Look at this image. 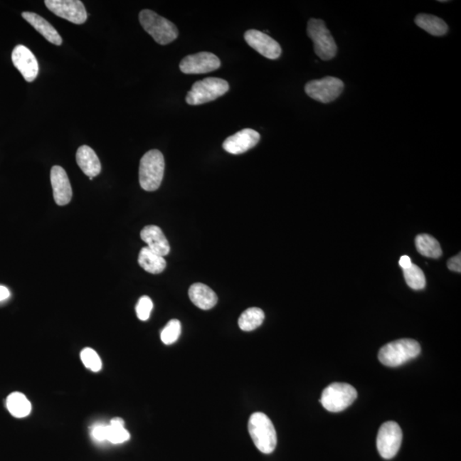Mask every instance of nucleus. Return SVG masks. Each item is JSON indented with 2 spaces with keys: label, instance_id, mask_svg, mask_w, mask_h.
Listing matches in <instances>:
<instances>
[{
  "label": "nucleus",
  "instance_id": "1",
  "mask_svg": "<svg viewBox=\"0 0 461 461\" xmlns=\"http://www.w3.org/2000/svg\"><path fill=\"white\" fill-rule=\"evenodd\" d=\"M248 429L258 450L269 455L277 446V433L270 418L263 413H255L250 417Z\"/></svg>",
  "mask_w": 461,
  "mask_h": 461
},
{
  "label": "nucleus",
  "instance_id": "2",
  "mask_svg": "<svg viewBox=\"0 0 461 461\" xmlns=\"http://www.w3.org/2000/svg\"><path fill=\"white\" fill-rule=\"evenodd\" d=\"M165 161L164 155L158 149L145 153L140 160L139 184L147 191H157L164 179Z\"/></svg>",
  "mask_w": 461,
  "mask_h": 461
},
{
  "label": "nucleus",
  "instance_id": "3",
  "mask_svg": "<svg viewBox=\"0 0 461 461\" xmlns=\"http://www.w3.org/2000/svg\"><path fill=\"white\" fill-rule=\"evenodd\" d=\"M420 352V345L417 341L399 339L383 346L379 350L378 360L384 366L396 367L416 358Z\"/></svg>",
  "mask_w": 461,
  "mask_h": 461
},
{
  "label": "nucleus",
  "instance_id": "4",
  "mask_svg": "<svg viewBox=\"0 0 461 461\" xmlns=\"http://www.w3.org/2000/svg\"><path fill=\"white\" fill-rule=\"evenodd\" d=\"M139 18L145 32H147L159 45H168L176 40L179 36L178 28L172 21L157 14L153 11H141Z\"/></svg>",
  "mask_w": 461,
  "mask_h": 461
},
{
  "label": "nucleus",
  "instance_id": "5",
  "mask_svg": "<svg viewBox=\"0 0 461 461\" xmlns=\"http://www.w3.org/2000/svg\"><path fill=\"white\" fill-rule=\"evenodd\" d=\"M228 81L209 77L202 80L196 81L188 92L186 101L190 105H200L217 100L228 92Z\"/></svg>",
  "mask_w": 461,
  "mask_h": 461
},
{
  "label": "nucleus",
  "instance_id": "6",
  "mask_svg": "<svg viewBox=\"0 0 461 461\" xmlns=\"http://www.w3.org/2000/svg\"><path fill=\"white\" fill-rule=\"evenodd\" d=\"M307 33L313 41L314 53L319 58L328 61L336 57V42L323 20L310 19L307 23Z\"/></svg>",
  "mask_w": 461,
  "mask_h": 461
},
{
  "label": "nucleus",
  "instance_id": "7",
  "mask_svg": "<svg viewBox=\"0 0 461 461\" xmlns=\"http://www.w3.org/2000/svg\"><path fill=\"white\" fill-rule=\"evenodd\" d=\"M357 398V391L345 383H333L324 388L320 403L329 412L339 413L349 408Z\"/></svg>",
  "mask_w": 461,
  "mask_h": 461
},
{
  "label": "nucleus",
  "instance_id": "8",
  "mask_svg": "<svg viewBox=\"0 0 461 461\" xmlns=\"http://www.w3.org/2000/svg\"><path fill=\"white\" fill-rule=\"evenodd\" d=\"M344 88V84L340 79L327 76L307 83L305 85V92L313 100L328 104L337 100L343 92Z\"/></svg>",
  "mask_w": 461,
  "mask_h": 461
},
{
  "label": "nucleus",
  "instance_id": "9",
  "mask_svg": "<svg viewBox=\"0 0 461 461\" xmlns=\"http://www.w3.org/2000/svg\"><path fill=\"white\" fill-rule=\"evenodd\" d=\"M403 442V431L396 422L388 421L380 426L377 437V447L383 459L390 460L398 452Z\"/></svg>",
  "mask_w": 461,
  "mask_h": 461
},
{
  "label": "nucleus",
  "instance_id": "10",
  "mask_svg": "<svg viewBox=\"0 0 461 461\" xmlns=\"http://www.w3.org/2000/svg\"><path fill=\"white\" fill-rule=\"evenodd\" d=\"M46 6L55 16L75 24H83L88 20L84 4L80 0H46Z\"/></svg>",
  "mask_w": 461,
  "mask_h": 461
},
{
  "label": "nucleus",
  "instance_id": "11",
  "mask_svg": "<svg viewBox=\"0 0 461 461\" xmlns=\"http://www.w3.org/2000/svg\"><path fill=\"white\" fill-rule=\"evenodd\" d=\"M220 67L219 58L207 51L186 55L179 63V70L187 75L206 74L218 70Z\"/></svg>",
  "mask_w": 461,
  "mask_h": 461
},
{
  "label": "nucleus",
  "instance_id": "12",
  "mask_svg": "<svg viewBox=\"0 0 461 461\" xmlns=\"http://www.w3.org/2000/svg\"><path fill=\"white\" fill-rule=\"evenodd\" d=\"M245 40L251 48L266 58L275 60L281 55L282 49L279 43L258 30H248L245 33Z\"/></svg>",
  "mask_w": 461,
  "mask_h": 461
},
{
  "label": "nucleus",
  "instance_id": "13",
  "mask_svg": "<svg viewBox=\"0 0 461 461\" xmlns=\"http://www.w3.org/2000/svg\"><path fill=\"white\" fill-rule=\"evenodd\" d=\"M12 63L28 83H32L38 75V63L36 55L28 47L16 46L11 54Z\"/></svg>",
  "mask_w": 461,
  "mask_h": 461
},
{
  "label": "nucleus",
  "instance_id": "14",
  "mask_svg": "<svg viewBox=\"0 0 461 461\" xmlns=\"http://www.w3.org/2000/svg\"><path fill=\"white\" fill-rule=\"evenodd\" d=\"M260 136L258 132L251 128H245L236 132V134L228 137L222 147L226 152L233 155H240V154L250 151L259 143Z\"/></svg>",
  "mask_w": 461,
  "mask_h": 461
},
{
  "label": "nucleus",
  "instance_id": "15",
  "mask_svg": "<svg viewBox=\"0 0 461 461\" xmlns=\"http://www.w3.org/2000/svg\"><path fill=\"white\" fill-rule=\"evenodd\" d=\"M51 183L55 203L59 206L70 203L73 196L72 187L70 179L62 166H53L51 170Z\"/></svg>",
  "mask_w": 461,
  "mask_h": 461
},
{
  "label": "nucleus",
  "instance_id": "16",
  "mask_svg": "<svg viewBox=\"0 0 461 461\" xmlns=\"http://www.w3.org/2000/svg\"><path fill=\"white\" fill-rule=\"evenodd\" d=\"M140 237L144 243H147L149 250L162 258L169 254V243L159 226L154 225L145 226L141 231Z\"/></svg>",
  "mask_w": 461,
  "mask_h": 461
},
{
  "label": "nucleus",
  "instance_id": "17",
  "mask_svg": "<svg viewBox=\"0 0 461 461\" xmlns=\"http://www.w3.org/2000/svg\"><path fill=\"white\" fill-rule=\"evenodd\" d=\"M23 18L28 23L36 28V31L40 33L46 40L53 43L55 46H61L63 38L49 21H47L44 17L36 14V13L26 11L23 14Z\"/></svg>",
  "mask_w": 461,
  "mask_h": 461
},
{
  "label": "nucleus",
  "instance_id": "18",
  "mask_svg": "<svg viewBox=\"0 0 461 461\" xmlns=\"http://www.w3.org/2000/svg\"><path fill=\"white\" fill-rule=\"evenodd\" d=\"M77 164L88 177H96L101 173L102 166L100 158L91 147L83 145L76 152Z\"/></svg>",
  "mask_w": 461,
  "mask_h": 461
},
{
  "label": "nucleus",
  "instance_id": "19",
  "mask_svg": "<svg viewBox=\"0 0 461 461\" xmlns=\"http://www.w3.org/2000/svg\"><path fill=\"white\" fill-rule=\"evenodd\" d=\"M188 294L192 303L201 309H211L218 302L216 292L208 285L202 283L192 285Z\"/></svg>",
  "mask_w": 461,
  "mask_h": 461
},
{
  "label": "nucleus",
  "instance_id": "20",
  "mask_svg": "<svg viewBox=\"0 0 461 461\" xmlns=\"http://www.w3.org/2000/svg\"><path fill=\"white\" fill-rule=\"evenodd\" d=\"M138 262L144 270L152 275L164 272L166 266L164 258L149 250L148 247H144L140 250Z\"/></svg>",
  "mask_w": 461,
  "mask_h": 461
},
{
  "label": "nucleus",
  "instance_id": "21",
  "mask_svg": "<svg viewBox=\"0 0 461 461\" xmlns=\"http://www.w3.org/2000/svg\"><path fill=\"white\" fill-rule=\"evenodd\" d=\"M415 23L418 27L434 36H443L448 31L445 21L438 16L428 14H420L415 17Z\"/></svg>",
  "mask_w": 461,
  "mask_h": 461
},
{
  "label": "nucleus",
  "instance_id": "22",
  "mask_svg": "<svg viewBox=\"0 0 461 461\" xmlns=\"http://www.w3.org/2000/svg\"><path fill=\"white\" fill-rule=\"evenodd\" d=\"M6 406L9 412L16 418L27 417L32 411L31 403L23 393L20 392H14L9 395Z\"/></svg>",
  "mask_w": 461,
  "mask_h": 461
},
{
  "label": "nucleus",
  "instance_id": "23",
  "mask_svg": "<svg viewBox=\"0 0 461 461\" xmlns=\"http://www.w3.org/2000/svg\"><path fill=\"white\" fill-rule=\"evenodd\" d=\"M417 250L426 258L437 259L442 255V248L433 236L428 234L418 235L415 239Z\"/></svg>",
  "mask_w": 461,
  "mask_h": 461
},
{
  "label": "nucleus",
  "instance_id": "24",
  "mask_svg": "<svg viewBox=\"0 0 461 461\" xmlns=\"http://www.w3.org/2000/svg\"><path fill=\"white\" fill-rule=\"evenodd\" d=\"M130 439V434L125 428V422L122 418H114L106 427V441L113 444H121Z\"/></svg>",
  "mask_w": 461,
  "mask_h": 461
},
{
  "label": "nucleus",
  "instance_id": "25",
  "mask_svg": "<svg viewBox=\"0 0 461 461\" xmlns=\"http://www.w3.org/2000/svg\"><path fill=\"white\" fill-rule=\"evenodd\" d=\"M264 312L259 307H250L243 312L240 317L238 319V326L242 331L251 332L255 330L264 322Z\"/></svg>",
  "mask_w": 461,
  "mask_h": 461
},
{
  "label": "nucleus",
  "instance_id": "26",
  "mask_svg": "<svg viewBox=\"0 0 461 461\" xmlns=\"http://www.w3.org/2000/svg\"><path fill=\"white\" fill-rule=\"evenodd\" d=\"M405 280L410 288L422 290L425 287V276L424 272L417 265L413 264L411 267L403 270Z\"/></svg>",
  "mask_w": 461,
  "mask_h": 461
},
{
  "label": "nucleus",
  "instance_id": "27",
  "mask_svg": "<svg viewBox=\"0 0 461 461\" xmlns=\"http://www.w3.org/2000/svg\"><path fill=\"white\" fill-rule=\"evenodd\" d=\"M181 334V324L178 319H171L162 329L161 339L162 343L170 345L175 343Z\"/></svg>",
  "mask_w": 461,
  "mask_h": 461
},
{
  "label": "nucleus",
  "instance_id": "28",
  "mask_svg": "<svg viewBox=\"0 0 461 461\" xmlns=\"http://www.w3.org/2000/svg\"><path fill=\"white\" fill-rule=\"evenodd\" d=\"M80 359L87 369L97 373L102 369V361L100 356L95 350L91 348H85L80 353Z\"/></svg>",
  "mask_w": 461,
  "mask_h": 461
},
{
  "label": "nucleus",
  "instance_id": "29",
  "mask_svg": "<svg viewBox=\"0 0 461 461\" xmlns=\"http://www.w3.org/2000/svg\"><path fill=\"white\" fill-rule=\"evenodd\" d=\"M152 309L153 302L151 298L147 296L139 298L136 306V314L140 320H142V322L147 320L149 318V315H151Z\"/></svg>",
  "mask_w": 461,
  "mask_h": 461
},
{
  "label": "nucleus",
  "instance_id": "30",
  "mask_svg": "<svg viewBox=\"0 0 461 461\" xmlns=\"http://www.w3.org/2000/svg\"><path fill=\"white\" fill-rule=\"evenodd\" d=\"M106 427L107 425L104 424L94 425L92 430L93 439H95L97 442L106 441Z\"/></svg>",
  "mask_w": 461,
  "mask_h": 461
},
{
  "label": "nucleus",
  "instance_id": "31",
  "mask_svg": "<svg viewBox=\"0 0 461 461\" xmlns=\"http://www.w3.org/2000/svg\"><path fill=\"white\" fill-rule=\"evenodd\" d=\"M447 267L451 271L460 272H461V255L460 253L448 260Z\"/></svg>",
  "mask_w": 461,
  "mask_h": 461
},
{
  "label": "nucleus",
  "instance_id": "32",
  "mask_svg": "<svg viewBox=\"0 0 461 461\" xmlns=\"http://www.w3.org/2000/svg\"><path fill=\"white\" fill-rule=\"evenodd\" d=\"M399 265L401 267H403V270L405 269H408L410 267L412 266V260L410 259L409 256L408 255H403L401 256L400 260H399Z\"/></svg>",
  "mask_w": 461,
  "mask_h": 461
},
{
  "label": "nucleus",
  "instance_id": "33",
  "mask_svg": "<svg viewBox=\"0 0 461 461\" xmlns=\"http://www.w3.org/2000/svg\"><path fill=\"white\" fill-rule=\"evenodd\" d=\"M11 296L10 290L4 286L0 285V302L6 300Z\"/></svg>",
  "mask_w": 461,
  "mask_h": 461
},
{
  "label": "nucleus",
  "instance_id": "34",
  "mask_svg": "<svg viewBox=\"0 0 461 461\" xmlns=\"http://www.w3.org/2000/svg\"><path fill=\"white\" fill-rule=\"evenodd\" d=\"M90 181H92L93 178L92 177H89Z\"/></svg>",
  "mask_w": 461,
  "mask_h": 461
}]
</instances>
